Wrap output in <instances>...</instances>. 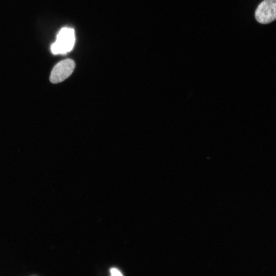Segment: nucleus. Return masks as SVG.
<instances>
[{
  "mask_svg": "<svg viewBox=\"0 0 276 276\" xmlns=\"http://www.w3.org/2000/svg\"><path fill=\"white\" fill-rule=\"evenodd\" d=\"M110 271L111 275H122V273L121 272V271L117 268H112L110 269Z\"/></svg>",
  "mask_w": 276,
  "mask_h": 276,
  "instance_id": "nucleus-4",
  "label": "nucleus"
},
{
  "mask_svg": "<svg viewBox=\"0 0 276 276\" xmlns=\"http://www.w3.org/2000/svg\"><path fill=\"white\" fill-rule=\"evenodd\" d=\"M256 20L262 24H267L276 19V0H264L255 11Z\"/></svg>",
  "mask_w": 276,
  "mask_h": 276,
  "instance_id": "nucleus-2",
  "label": "nucleus"
},
{
  "mask_svg": "<svg viewBox=\"0 0 276 276\" xmlns=\"http://www.w3.org/2000/svg\"><path fill=\"white\" fill-rule=\"evenodd\" d=\"M75 40L73 29L63 28L57 35L56 41L51 45V51L54 54H65L73 48Z\"/></svg>",
  "mask_w": 276,
  "mask_h": 276,
  "instance_id": "nucleus-1",
  "label": "nucleus"
},
{
  "mask_svg": "<svg viewBox=\"0 0 276 276\" xmlns=\"http://www.w3.org/2000/svg\"><path fill=\"white\" fill-rule=\"evenodd\" d=\"M75 67L74 61L71 59L62 60L53 67L50 80L53 83L61 82L67 79L73 72Z\"/></svg>",
  "mask_w": 276,
  "mask_h": 276,
  "instance_id": "nucleus-3",
  "label": "nucleus"
}]
</instances>
